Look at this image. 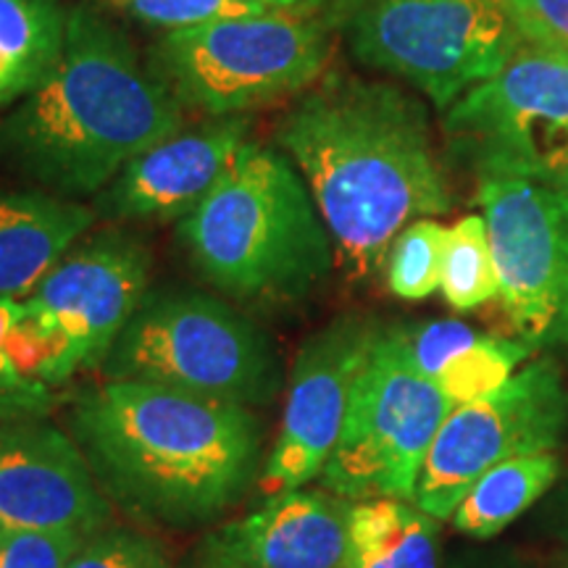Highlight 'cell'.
I'll return each instance as SVG.
<instances>
[{"mask_svg":"<svg viewBox=\"0 0 568 568\" xmlns=\"http://www.w3.org/2000/svg\"><path fill=\"white\" fill-rule=\"evenodd\" d=\"M274 140L308 184L351 282L382 272L408 224L450 211L429 113L397 84L324 77L297 95Z\"/></svg>","mask_w":568,"mask_h":568,"instance_id":"6da1fadb","label":"cell"},{"mask_svg":"<svg viewBox=\"0 0 568 568\" xmlns=\"http://www.w3.org/2000/svg\"><path fill=\"white\" fill-rule=\"evenodd\" d=\"M71 435L111 503L169 529L224 516L255 485L264 453L253 408L151 382L82 393Z\"/></svg>","mask_w":568,"mask_h":568,"instance_id":"7a4b0ae2","label":"cell"},{"mask_svg":"<svg viewBox=\"0 0 568 568\" xmlns=\"http://www.w3.org/2000/svg\"><path fill=\"white\" fill-rule=\"evenodd\" d=\"M184 126V109L95 6L69 11L67 45L38 90L0 119V163L61 197L98 195Z\"/></svg>","mask_w":568,"mask_h":568,"instance_id":"3957f363","label":"cell"},{"mask_svg":"<svg viewBox=\"0 0 568 568\" xmlns=\"http://www.w3.org/2000/svg\"><path fill=\"white\" fill-rule=\"evenodd\" d=\"M197 274L243 303H295L335 268L332 234L303 174L280 148L247 145L180 219Z\"/></svg>","mask_w":568,"mask_h":568,"instance_id":"277c9868","label":"cell"},{"mask_svg":"<svg viewBox=\"0 0 568 568\" xmlns=\"http://www.w3.org/2000/svg\"><path fill=\"white\" fill-rule=\"evenodd\" d=\"M103 374L245 408L268 406L282 387L272 337L222 297L182 287L142 297Z\"/></svg>","mask_w":568,"mask_h":568,"instance_id":"5b68a950","label":"cell"},{"mask_svg":"<svg viewBox=\"0 0 568 568\" xmlns=\"http://www.w3.org/2000/svg\"><path fill=\"white\" fill-rule=\"evenodd\" d=\"M332 48V21L266 11L163 32L145 63L184 111L216 119L303 95Z\"/></svg>","mask_w":568,"mask_h":568,"instance_id":"8992f818","label":"cell"},{"mask_svg":"<svg viewBox=\"0 0 568 568\" xmlns=\"http://www.w3.org/2000/svg\"><path fill=\"white\" fill-rule=\"evenodd\" d=\"M355 59L400 77L447 111L521 45L506 0H335Z\"/></svg>","mask_w":568,"mask_h":568,"instance_id":"52a82bcc","label":"cell"},{"mask_svg":"<svg viewBox=\"0 0 568 568\" xmlns=\"http://www.w3.org/2000/svg\"><path fill=\"white\" fill-rule=\"evenodd\" d=\"M453 408L416 366L406 326L382 329L353 387L343 435L318 477L324 489L351 503H414L426 453Z\"/></svg>","mask_w":568,"mask_h":568,"instance_id":"ba28073f","label":"cell"},{"mask_svg":"<svg viewBox=\"0 0 568 568\" xmlns=\"http://www.w3.org/2000/svg\"><path fill=\"white\" fill-rule=\"evenodd\" d=\"M443 130L479 180L510 176L568 197V53L521 42L445 111Z\"/></svg>","mask_w":568,"mask_h":568,"instance_id":"9c48e42d","label":"cell"},{"mask_svg":"<svg viewBox=\"0 0 568 568\" xmlns=\"http://www.w3.org/2000/svg\"><path fill=\"white\" fill-rule=\"evenodd\" d=\"M566 426L564 374L552 358L531 361L495 393L447 414L418 474L414 506L447 521L489 468L556 450Z\"/></svg>","mask_w":568,"mask_h":568,"instance_id":"30bf717a","label":"cell"},{"mask_svg":"<svg viewBox=\"0 0 568 568\" xmlns=\"http://www.w3.org/2000/svg\"><path fill=\"white\" fill-rule=\"evenodd\" d=\"M508 322L531 351L568 345V197L510 176L479 180Z\"/></svg>","mask_w":568,"mask_h":568,"instance_id":"8fae6325","label":"cell"},{"mask_svg":"<svg viewBox=\"0 0 568 568\" xmlns=\"http://www.w3.org/2000/svg\"><path fill=\"white\" fill-rule=\"evenodd\" d=\"M379 332L372 318L347 314L314 332L297 351L280 435L261 474L268 497L322 477Z\"/></svg>","mask_w":568,"mask_h":568,"instance_id":"7c38bea8","label":"cell"},{"mask_svg":"<svg viewBox=\"0 0 568 568\" xmlns=\"http://www.w3.org/2000/svg\"><path fill=\"white\" fill-rule=\"evenodd\" d=\"M151 280V253L134 234L109 230L77 240L24 297L69 339L77 368L103 366L138 314Z\"/></svg>","mask_w":568,"mask_h":568,"instance_id":"4fadbf2b","label":"cell"},{"mask_svg":"<svg viewBox=\"0 0 568 568\" xmlns=\"http://www.w3.org/2000/svg\"><path fill=\"white\" fill-rule=\"evenodd\" d=\"M109 497L69 435L42 422L0 426V529L77 531L111 524Z\"/></svg>","mask_w":568,"mask_h":568,"instance_id":"5bb4252c","label":"cell"},{"mask_svg":"<svg viewBox=\"0 0 568 568\" xmlns=\"http://www.w3.org/2000/svg\"><path fill=\"white\" fill-rule=\"evenodd\" d=\"M251 142V119L216 116L195 130H182L148 148L98 193V216L116 222H169L184 219L234 155Z\"/></svg>","mask_w":568,"mask_h":568,"instance_id":"9a60e30c","label":"cell"},{"mask_svg":"<svg viewBox=\"0 0 568 568\" xmlns=\"http://www.w3.org/2000/svg\"><path fill=\"white\" fill-rule=\"evenodd\" d=\"M351 508L329 489H284L222 535L255 568H345Z\"/></svg>","mask_w":568,"mask_h":568,"instance_id":"2e32d148","label":"cell"},{"mask_svg":"<svg viewBox=\"0 0 568 568\" xmlns=\"http://www.w3.org/2000/svg\"><path fill=\"white\" fill-rule=\"evenodd\" d=\"M92 222L95 211L71 197L0 190V297H30Z\"/></svg>","mask_w":568,"mask_h":568,"instance_id":"e0dca14e","label":"cell"},{"mask_svg":"<svg viewBox=\"0 0 568 568\" xmlns=\"http://www.w3.org/2000/svg\"><path fill=\"white\" fill-rule=\"evenodd\" d=\"M410 355L453 406L503 387L531 355L521 339L493 337L464 322H426L406 329Z\"/></svg>","mask_w":568,"mask_h":568,"instance_id":"ac0fdd59","label":"cell"},{"mask_svg":"<svg viewBox=\"0 0 568 568\" xmlns=\"http://www.w3.org/2000/svg\"><path fill=\"white\" fill-rule=\"evenodd\" d=\"M345 568H439L437 518L414 503H353Z\"/></svg>","mask_w":568,"mask_h":568,"instance_id":"d6986e66","label":"cell"},{"mask_svg":"<svg viewBox=\"0 0 568 568\" xmlns=\"http://www.w3.org/2000/svg\"><path fill=\"white\" fill-rule=\"evenodd\" d=\"M61 0H0V109L48 80L67 45Z\"/></svg>","mask_w":568,"mask_h":568,"instance_id":"ffe728a7","label":"cell"},{"mask_svg":"<svg viewBox=\"0 0 568 568\" xmlns=\"http://www.w3.org/2000/svg\"><path fill=\"white\" fill-rule=\"evenodd\" d=\"M558 474L560 458L556 450L503 460L468 489L450 516L453 527L474 539L500 535L556 485Z\"/></svg>","mask_w":568,"mask_h":568,"instance_id":"44dd1931","label":"cell"},{"mask_svg":"<svg viewBox=\"0 0 568 568\" xmlns=\"http://www.w3.org/2000/svg\"><path fill=\"white\" fill-rule=\"evenodd\" d=\"M439 290L456 311H471L500 293L485 216H464L447 230Z\"/></svg>","mask_w":568,"mask_h":568,"instance_id":"7402d4cb","label":"cell"},{"mask_svg":"<svg viewBox=\"0 0 568 568\" xmlns=\"http://www.w3.org/2000/svg\"><path fill=\"white\" fill-rule=\"evenodd\" d=\"M447 230L435 219H418L395 237L385 261L389 293L403 301H424L443 280Z\"/></svg>","mask_w":568,"mask_h":568,"instance_id":"603a6c76","label":"cell"},{"mask_svg":"<svg viewBox=\"0 0 568 568\" xmlns=\"http://www.w3.org/2000/svg\"><path fill=\"white\" fill-rule=\"evenodd\" d=\"M111 3L130 13L140 24L155 27L163 32L190 30V27H201L219 19L266 13L258 6L245 3V0H111Z\"/></svg>","mask_w":568,"mask_h":568,"instance_id":"cb8c5ba5","label":"cell"},{"mask_svg":"<svg viewBox=\"0 0 568 568\" xmlns=\"http://www.w3.org/2000/svg\"><path fill=\"white\" fill-rule=\"evenodd\" d=\"M69 568H174L155 539L132 529L105 527L84 537Z\"/></svg>","mask_w":568,"mask_h":568,"instance_id":"d4e9b609","label":"cell"},{"mask_svg":"<svg viewBox=\"0 0 568 568\" xmlns=\"http://www.w3.org/2000/svg\"><path fill=\"white\" fill-rule=\"evenodd\" d=\"M82 542L77 531L0 529V568H69Z\"/></svg>","mask_w":568,"mask_h":568,"instance_id":"484cf974","label":"cell"},{"mask_svg":"<svg viewBox=\"0 0 568 568\" xmlns=\"http://www.w3.org/2000/svg\"><path fill=\"white\" fill-rule=\"evenodd\" d=\"M521 42L568 53V0H506Z\"/></svg>","mask_w":568,"mask_h":568,"instance_id":"4316f807","label":"cell"},{"mask_svg":"<svg viewBox=\"0 0 568 568\" xmlns=\"http://www.w3.org/2000/svg\"><path fill=\"white\" fill-rule=\"evenodd\" d=\"M19 303L21 301H9V297H0V397L13 403V406H32L40 393H34L19 379L13 366L6 358V337H9L13 318L19 314Z\"/></svg>","mask_w":568,"mask_h":568,"instance_id":"83f0119b","label":"cell"},{"mask_svg":"<svg viewBox=\"0 0 568 568\" xmlns=\"http://www.w3.org/2000/svg\"><path fill=\"white\" fill-rule=\"evenodd\" d=\"M187 568H255L222 531L205 537V542L190 560Z\"/></svg>","mask_w":568,"mask_h":568,"instance_id":"f1b7e54d","label":"cell"},{"mask_svg":"<svg viewBox=\"0 0 568 568\" xmlns=\"http://www.w3.org/2000/svg\"><path fill=\"white\" fill-rule=\"evenodd\" d=\"M245 3L258 6L264 11L297 13V17H322L329 21V13L335 9V0H245Z\"/></svg>","mask_w":568,"mask_h":568,"instance_id":"f546056e","label":"cell"}]
</instances>
